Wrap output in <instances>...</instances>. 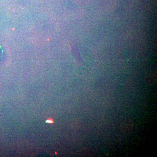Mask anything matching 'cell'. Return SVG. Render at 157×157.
Here are the masks:
<instances>
[{
    "mask_svg": "<svg viewBox=\"0 0 157 157\" xmlns=\"http://www.w3.org/2000/svg\"><path fill=\"white\" fill-rule=\"evenodd\" d=\"M46 122L48 124H52L53 123V120L51 119H49L47 120Z\"/></svg>",
    "mask_w": 157,
    "mask_h": 157,
    "instance_id": "1",
    "label": "cell"
}]
</instances>
